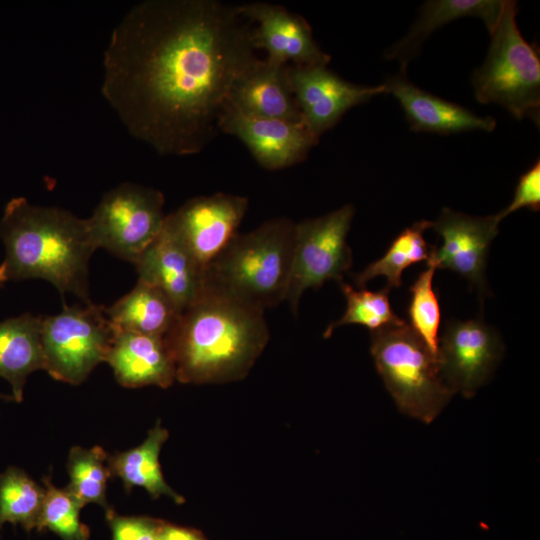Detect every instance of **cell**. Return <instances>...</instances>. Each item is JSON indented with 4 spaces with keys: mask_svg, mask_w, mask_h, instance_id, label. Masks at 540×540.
Instances as JSON below:
<instances>
[{
    "mask_svg": "<svg viewBox=\"0 0 540 540\" xmlns=\"http://www.w3.org/2000/svg\"><path fill=\"white\" fill-rule=\"evenodd\" d=\"M253 25L218 0H144L114 27L101 93L127 131L164 156L202 152L229 92L258 57Z\"/></svg>",
    "mask_w": 540,
    "mask_h": 540,
    "instance_id": "obj_1",
    "label": "cell"
},
{
    "mask_svg": "<svg viewBox=\"0 0 540 540\" xmlns=\"http://www.w3.org/2000/svg\"><path fill=\"white\" fill-rule=\"evenodd\" d=\"M183 383L243 378L269 340L264 311L205 292L164 337Z\"/></svg>",
    "mask_w": 540,
    "mask_h": 540,
    "instance_id": "obj_2",
    "label": "cell"
},
{
    "mask_svg": "<svg viewBox=\"0 0 540 540\" xmlns=\"http://www.w3.org/2000/svg\"><path fill=\"white\" fill-rule=\"evenodd\" d=\"M8 280L40 278L64 295L88 297L89 261L97 245L87 218L57 206L12 198L0 220Z\"/></svg>",
    "mask_w": 540,
    "mask_h": 540,
    "instance_id": "obj_3",
    "label": "cell"
},
{
    "mask_svg": "<svg viewBox=\"0 0 540 540\" xmlns=\"http://www.w3.org/2000/svg\"><path fill=\"white\" fill-rule=\"evenodd\" d=\"M294 227L281 216L238 232L205 268L203 292L261 311L286 301Z\"/></svg>",
    "mask_w": 540,
    "mask_h": 540,
    "instance_id": "obj_4",
    "label": "cell"
},
{
    "mask_svg": "<svg viewBox=\"0 0 540 540\" xmlns=\"http://www.w3.org/2000/svg\"><path fill=\"white\" fill-rule=\"evenodd\" d=\"M370 350L398 409L423 423L433 422L454 393L424 341L404 323L373 331Z\"/></svg>",
    "mask_w": 540,
    "mask_h": 540,
    "instance_id": "obj_5",
    "label": "cell"
},
{
    "mask_svg": "<svg viewBox=\"0 0 540 540\" xmlns=\"http://www.w3.org/2000/svg\"><path fill=\"white\" fill-rule=\"evenodd\" d=\"M517 3L506 1L484 63L471 77L474 95L483 104H498L513 117L539 125L540 54L528 43L517 22Z\"/></svg>",
    "mask_w": 540,
    "mask_h": 540,
    "instance_id": "obj_6",
    "label": "cell"
},
{
    "mask_svg": "<svg viewBox=\"0 0 540 540\" xmlns=\"http://www.w3.org/2000/svg\"><path fill=\"white\" fill-rule=\"evenodd\" d=\"M114 335L104 306L64 304L60 313L43 317L44 369L56 380L80 384L106 361Z\"/></svg>",
    "mask_w": 540,
    "mask_h": 540,
    "instance_id": "obj_7",
    "label": "cell"
},
{
    "mask_svg": "<svg viewBox=\"0 0 540 540\" xmlns=\"http://www.w3.org/2000/svg\"><path fill=\"white\" fill-rule=\"evenodd\" d=\"M164 203L160 190L141 184L123 182L108 190L87 218L97 248L134 264L162 230Z\"/></svg>",
    "mask_w": 540,
    "mask_h": 540,
    "instance_id": "obj_8",
    "label": "cell"
},
{
    "mask_svg": "<svg viewBox=\"0 0 540 540\" xmlns=\"http://www.w3.org/2000/svg\"><path fill=\"white\" fill-rule=\"evenodd\" d=\"M355 208L346 204L317 218L295 222L292 267L286 301L297 312L303 293L326 281L342 283L352 266L347 243Z\"/></svg>",
    "mask_w": 540,
    "mask_h": 540,
    "instance_id": "obj_9",
    "label": "cell"
},
{
    "mask_svg": "<svg viewBox=\"0 0 540 540\" xmlns=\"http://www.w3.org/2000/svg\"><path fill=\"white\" fill-rule=\"evenodd\" d=\"M249 205L245 196L218 192L196 196L167 214V228L205 270L238 233Z\"/></svg>",
    "mask_w": 540,
    "mask_h": 540,
    "instance_id": "obj_10",
    "label": "cell"
},
{
    "mask_svg": "<svg viewBox=\"0 0 540 540\" xmlns=\"http://www.w3.org/2000/svg\"><path fill=\"white\" fill-rule=\"evenodd\" d=\"M503 351L499 334L482 319L450 321L438 342L441 376L454 394L471 398L488 381Z\"/></svg>",
    "mask_w": 540,
    "mask_h": 540,
    "instance_id": "obj_11",
    "label": "cell"
},
{
    "mask_svg": "<svg viewBox=\"0 0 540 540\" xmlns=\"http://www.w3.org/2000/svg\"><path fill=\"white\" fill-rule=\"evenodd\" d=\"M288 76L302 123L318 139L334 127L353 107L386 93L381 85L351 83L328 68V65L292 66Z\"/></svg>",
    "mask_w": 540,
    "mask_h": 540,
    "instance_id": "obj_12",
    "label": "cell"
},
{
    "mask_svg": "<svg viewBox=\"0 0 540 540\" xmlns=\"http://www.w3.org/2000/svg\"><path fill=\"white\" fill-rule=\"evenodd\" d=\"M237 9L252 23L254 48L264 50L266 58L292 66L329 64L330 56L316 42L303 16L262 1L237 4Z\"/></svg>",
    "mask_w": 540,
    "mask_h": 540,
    "instance_id": "obj_13",
    "label": "cell"
},
{
    "mask_svg": "<svg viewBox=\"0 0 540 540\" xmlns=\"http://www.w3.org/2000/svg\"><path fill=\"white\" fill-rule=\"evenodd\" d=\"M219 131L240 140L255 161L271 171L303 162L319 142L302 122L253 117L228 106Z\"/></svg>",
    "mask_w": 540,
    "mask_h": 540,
    "instance_id": "obj_14",
    "label": "cell"
},
{
    "mask_svg": "<svg viewBox=\"0 0 540 540\" xmlns=\"http://www.w3.org/2000/svg\"><path fill=\"white\" fill-rule=\"evenodd\" d=\"M497 215L475 217L443 208L432 228L443 242L432 247L430 258L437 268L449 269L486 290L485 268L489 246L498 234Z\"/></svg>",
    "mask_w": 540,
    "mask_h": 540,
    "instance_id": "obj_15",
    "label": "cell"
},
{
    "mask_svg": "<svg viewBox=\"0 0 540 540\" xmlns=\"http://www.w3.org/2000/svg\"><path fill=\"white\" fill-rule=\"evenodd\" d=\"M134 266L138 280L162 290L180 312L203 292L204 269L164 224Z\"/></svg>",
    "mask_w": 540,
    "mask_h": 540,
    "instance_id": "obj_16",
    "label": "cell"
},
{
    "mask_svg": "<svg viewBox=\"0 0 540 540\" xmlns=\"http://www.w3.org/2000/svg\"><path fill=\"white\" fill-rule=\"evenodd\" d=\"M401 105L410 130L436 134H455L475 130L490 132L496 127L491 116H479L466 107L435 96L407 77V69L387 77L383 83Z\"/></svg>",
    "mask_w": 540,
    "mask_h": 540,
    "instance_id": "obj_17",
    "label": "cell"
},
{
    "mask_svg": "<svg viewBox=\"0 0 540 540\" xmlns=\"http://www.w3.org/2000/svg\"><path fill=\"white\" fill-rule=\"evenodd\" d=\"M288 69L289 65L257 58L233 83L226 106L253 117L302 122Z\"/></svg>",
    "mask_w": 540,
    "mask_h": 540,
    "instance_id": "obj_18",
    "label": "cell"
},
{
    "mask_svg": "<svg viewBox=\"0 0 540 540\" xmlns=\"http://www.w3.org/2000/svg\"><path fill=\"white\" fill-rule=\"evenodd\" d=\"M106 362L125 387L167 388L176 379L174 359L164 337L115 331Z\"/></svg>",
    "mask_w": 540,
    "mask_h": 540,
    "instance_id": "obj_19",
    "label": "cell"
},
{
    "mask_svg": "<svg viewBox=\"0 0 540 540\" xmlns=\"http://www.w3.org/2000/svg\"><path fill=\"white\" fill-rule=\"evenodd\" d=\"M506 0H430L426 1L408 33L385 52L387 60L397 59L400 69L419 53L425 40L437 29L463 17L480 18L491 33L499 22Z\"/></svg>",
    "mask_w": 540,
    "mask_h": 540,
    "instance_id": "obj_20",
    "label": "cell"
},
{
    "mask_svg": "<svg viewBox=\"0 0 540 540\" xmlns=\"http://www.w3.org/2000/svg\"><path fill=\"white\" fill-rule=\"evenodd\" d=\"M42 322L43 316L25 313L0 323V376L11 384L17 402L28 375L44 369Z\"/></svg>",
    "mask_w": 540,
    "mask_h": 540,
    "instance_id": "obj_21",
    "label": "cell"
},
{
    "mask_svg": "<svg viewBox=\"0 0 540 540\" xmlns=\"http://www.w3.org/2000/svg\"><path fill=\"white\" fill-rule=\"evenodd\" d=\"M105 312L115 331L159 337L167 335L181 313L162 290L141 280Z\"/></svg>",
    "mask_w": 540,
    "mask_h": 540,
    "instance_id": "obj_22",
    "label": "cell"
},
{
    "mask_svg": "<svg viewBox=\"0 0 540 540\" xmlns=\"http://www.w3.org/2000/svg\"><path fill=\"white\" fill-rule=\"evenodd\" d=\"M167 438V430L157 424L140 446L113 456L109 468L122 479L126 489L139 486L153 497L166 495L182 503L183 498L165 482L159 464L160 449Z\"/></svg>",
    "mask_w": 540,
    "mask_h": 540,
    "instance_id": "obj_23",
    "label": "cell"
},
{
    "mask_svg": "<svg viewBox=\"0 0 540 540\" xmlns=\"http://www.w3.org/2000/svg\"><path fill=\"white\" fill-rule=\"evenodd\" d=\"M432 227V222L421 220L403 230L391 243L380 259L369 264L362 272L354 276L358 287L378 277L387 279L386 287L390 290L402 285V273L410 265L430 258L432 247L426 242L424 232Z\"/></svg>",
    "mask_w": 540,
    "mask_h": 540,
    "instance_id": "obj_24",
    "label": "cell"
},
{
    "mask_svg": "<svg viewBox=\"0 0 540 540\" xmlns=\"http://www.w3.org/2000/svg\"><path fill=\"white\" fill-rule=\"evenodd\" d=\"M45 490L24 471L10 467L0 474V529L6 522L37 528Z\"/></svg>",
    "mask_w": 540,
    "mask_h": 540,
    "instance_id": "obj_25",
    "label": "cell"
},
{
    "mask_svg": "<svg viewBox=\"0 0 540 540\" xmlns=\"http://www.w3.org/2000/svg\"><path fill=\"white\" fill-rule=\"evenodd\" d=\"M340 286L347 302L346 311L340 319L328 325L324 337H329L334 329L347 324L362 325L373 332L405 323L391 308L389 288L380 291L356 290L344 282Z\"/></svg>",
    "mask_w": 540,
    "mask_h": 540,
    "instance_id": "obj_26",
    "label": "cell"
},
{
    "mask_svg": "<svg viewBox=\"0 0 540 540\" xmlns=\"http://www.w3.org/2000/svg\"><path fill=\"white\" fill-rule=\"evenodd\" d=\"M107 454L99 447H74L68 458L70 484L67 489L83 505L97 503L110 511L106 503V483L111 474L105 465Z\"/></svg>",
    "mask_w": 540,
    "mask_h": 540,
    "instance_id": "obj_27",
    "label": "cell"
},
{
    "mask_svg": "<svg viewBox=\"0 0 540 540\" xmlns=\"http://www.w3.org/2000/svg\"><path fill=\"white\" fill-rule=\"evenodd\" d=\"M437 269L431 258L427 268L419 274L410 287L408 316L410 327L437 356L441 311L436 293L433 290V277Z\"/></svg>",
    "mask_w": 540,
    "mask_h": 540,
    "instance_id": "obj_28",
    "label": "cell"
},
{
    "mask_svg": "<svg viewBox=\"0 0 540 540\" xmlns=\"http://www.w3.org/2000/svg\"><path fill=\"white\" fill-rule=\"evenodd\" d=\"M44 481L45 494L37 529L48 528L63 540H87L88 528L79 519L84 505L67 488L58 489L47 478Z\"/></svg>",
    "mask_w": 540,
    "mask_h": 540,
    "instance_id": "obj_29",
    "label": "cell"
},
{
    "mask_svg": "<svg viewBox=\"0 0 540 540\" xmlns=\"http://www.w3.org/2000/svg\"><path fill=\"white\" fill-rule=\"evenodd\" d=\"M540 210V161L537 160L519 178L511 203L496 215L501 221L507 215L521 208Z\"/></svg>",
    "mask_w": 540,
    "mask_h": 540,
    "instance_id": "obj_30",
    "label": "cell"
},
{
    "mask_svg": "<svg viewBox=\"0 0 540 540\" xmlns=\"http://www.w3.org/2000/svg\"><path fill=\"white\" fill-rule=\"evenodd\" d=\"M113 540H157L160 521L141 517H120L107 512Z\"/></svg>",
    "mask_w": 540,
    "mask_h": 540,
    "instance_id": "obj_31",
    "label": "cell"
},
{
    "mask_svg": "<svg viewBox=\"0 0 540 540\" xmlns=\"http://www.w3.org/2000/svg\"><path fill=\"white\" fill-rule=\"evenodd\" d=\"M157 540H205L197 531L160 522Z\"/></svg>",
    "mask_w": 540,
    "mask_h": 540,
    "instance_id": "obj_32",
    "label": "cell"
},
{
    "mask_svg": "<svg viewBox=\"0 0 540 540\" xmlns=\"http://www.w3.org/2000/svg\"><path fill=\"white\" fill-rule=\"evenodd\" d=\"M7 281H8V278L6 274V268H5L4 263L2 262L0 264V286H2Z\"/></svg>",
    "mask_w": 540,
    "mask_h": 540,
    "instance_id": "obj_33",
    "label": "cell"
}]
</instances>
